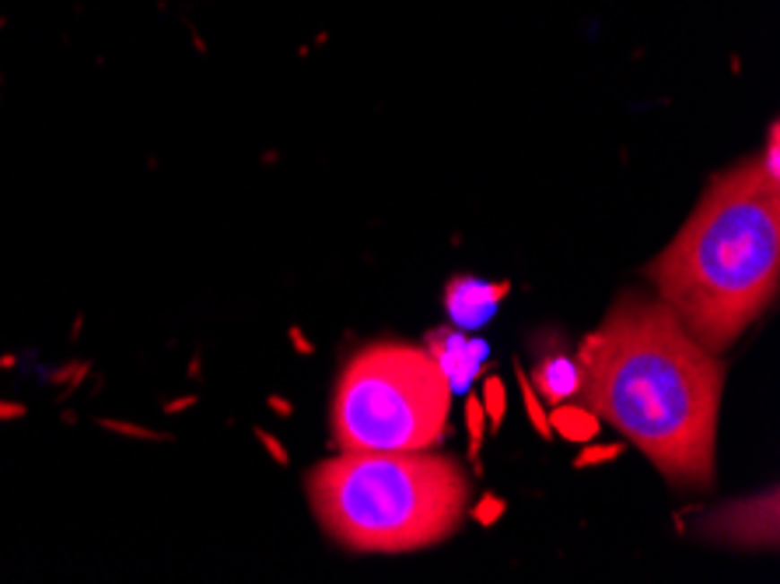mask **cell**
Here are the masks:
<instances>
[{
  "label": "cell",
  "mask_w": 780,
  "mask_h": 584,
  "mask_svg": "<svg viewBox=\"0 0 780 584\" xmlns=\"http://www.w3.org/2000/svg\"><path fill=\"white\" fill-rule=\"evenodd\" d=\"M535 385V392L546 402H568L570 396H577V385H581V374H577V361L568 354H550L546 361L535 365V374L529 378Z\"/></svg>",
  "instance_id": "obj_8"
},
{
  "label": "cell",
  "mask_w": 780,
  "mask_h": 584,
  "mask_svg": "<svg viewBox=\"0 0 780 584\" xmlns=\"http://www.w3.org/2000/svg\"><path fill=\"white\" fill-rule=\"evenodd\" d=\"M452 389L427 347L375 343L343 367L333 396L340 451H430L448 431Z\"/></svg>",
  "instance_id": "obj_4"
},
{
  "label": "cell",
  "mask_w": 780,
  "mask_h": 584,
  "mask_svg": "<svg viewBox=\"0 0 780 584\" xmlns=\"http://www.w3.org/2000/svg\"><path fill=\"white\" fill-rule=\"evenodd\" d=\"M577 392L669 486H714L724 365L658 297L623 294L577 347Z\"/></svg>",
  "instance_id": "obj_1"
},
{
  "label": "cell",
  "mask_w": 780,
  "mask_h": 584,
  "mask_svg": "<svg viewBox=\"0 0 780 584\" xmlns=\"http://www.w3.org/2000/svg\"><path fill=\"white\" fill-rule=\"evenodd\" d=\"M480 402H483V409H487V420H490V424L497 427V424L504 420V409H507V392H504V382L490 374V378L483 382Z\"/></svg>",
  "instance_id": "obj_12"
},
{
  "label": "cell",
  "mask_w": 780,
  "mask_h": 584,
  "mask_svg": "<svg viewBox=\"0 0 780 584\" xmlns=\"http://www.w3.org/2000/svg\"><path fill=\"white\" fill-rule=\"evenodd\" d=\"M308 504L351 553H417L452 539L469 511L459 462L427 451H340L316 466Z\"/></svg>",
  "instance_id": "obj_3"
},
{
  "label": "cell",
  "mask_w": 780,
  "mask_h": 584,
  "mask_svg": "<svg viewBox=\"0 0 780 584\" xmlns=\"http://www.w3.org/2000/svg\"><path fill=\"white\" fill-rule=\"evenodd\" d=\"M427 354L434 357V365L441 367L448 389L462 392L472 382V374L480 371V365H483L487 347L480 339H465V336L452 332V329H434L427 336Z\"/></svg>",
  "instance_id": "obj_6"
},
{
  "label": "cell",
  "mask_w": 780,
  "mask_h": 584,
  "mask_svg": "<svg viewBox=\"0 0 780 584\" xmlns=\"http://www.w3.org/2000/svg\"><path fill=\"white\" fill-rule=\"evenodd\" d=\"M465 427H469V459H480V448L487 438V409L476 396L465 402Z\"/></svg>",
  "instance_id": "obj_11"
},
{
  "label": "cell",
  "mask_w": 780,
  "mask_h": 584,
  "mask_svg": "<svg viewBox=\"0 0 780 584\" xmlns=\"http://www.w3.org/2000/svg\"><path fill=\"white\" fill-rule=\"evenodd\" d=\"M259 438H263V444L270 448V455H273L277 462H284V466H287V448H281V444L273 441V434H259Z\"/></svg>",
  "instance_id": "obj_16"
},
{
  "label": "cell",
  "mask_w": 780,
  "mask_h": 584,
  "mask_svg": "<svg viewBox=\"0 0 780 584\" xmlns=\"http://www.w3.org/2000/svg\"><path fill=\"white\" fill-rule=\"evenodd\" d=\"M504 511H507V504H504L500 497H494V494H490V497H483V501L476 504V511H472V514H476V521H480V525H494V521Z\"/></svg>",
  "instance_id": "obj_14"
},
{
  "label": "cell",
  "mask_w": 780,
  "mask_h": 584,
  "mask_svg": "<svg viewBox=\"0 0 780 584\" xmlns=\"http://www.w3.org/2000/svg\"><path fill=\"white\" fill-rule=\"evenodd\" d=\"M620 444H605V448H588V451H581V459H577V466L585 469V466H599V462H609V459H620Z\"/></svg>",
  "instance_id": "obj_15"
},
{
  "label": "cell",
  "mask_w": 780,
  "mask_h": 584,
  "mask_svg": "<svg viewBox=\"0 0 780 584\" xmlns=\"http://www.w3.org/2000/svg\"><path fill=\"white\" fill-rule=\"evenodd\" d=\"M697 536L721 546L777 549V490L724 504L700 518Z\"/></svg>",
  "instance_id": "obj_5"
},
{
  "label": "cell",
  "mask_w": 780,
  "mask_h": 584,
  "mask_svg": "<svg viewBox=\"0 0 780 584\" xmlns=\"http://www.w3.org/2000/svg\"><path fill=\"white\" fill-rule=\"evenodd\" d=\"M599 427H602V420L588 406L557 402V409L550 413V431H557L560 438L568 441H577V444H588V441L599 438Z\"/></svg>",
  "instance_id": "obj_9"
},
{
  "label": "cell",
  "mask_w": 780,
  "mask_h": 584,
  "mask_svg": "<svg viewBox=\"0 0 780 584\" xmlns=\"http://www.w3.org/2000/svg\"><path fill=\"white\" fill-rule=\"evenodd\" d=\"M658 301L710 354H724L777 297L780 183L756 158L717 176L647 270Z\"/></svg>",
  "instance_id": "obj_2"
},
{
  "label": "cell",
  "mask_w": 780,
  "mask_h": 584,
  "mask_svg": "<svg viewBox=\"0 0 780 584\" xmlns=\"http://www.w3.org/2000/svg\"><path fill=\"white\" fill-rule=\"evenodd\" d=\"M518 382H522V399H525V413H529V420H533L535 434L539 438H553V431H550V413H546V406L539 402V396L533 392V382H529V374L518 367Z\"/></svg>",
  "instance_id": "obj_10"
},
{
  "label": "cell",
  "mask_w": 780,
  "mask_h": 584,
  "mask_svg": "<svg viewBox=\"0 0 780 584\" xmlns=\"http://www.w3.org/2000/svg\"><path fill=\"white\" fill-rule=\"evenodd\" d=\"M759 165H763V172L770 176V179H777L780 183V161H777V123L770 126V133H767V150H763V158H759Z\"/></svg>",
  "instance_id": "obj_13"
},
{
  "label": "cell",
  "mask_w": 780,
  "mask_h": 584,
  "mask_svg": "<svg viewBox=\"0 0 780 584\" xmlns=\"http://www.w3.org/2000/svg\"><path fill=\"white\" fill-rule=\"evenodd\" d=\"M507 284H487V280H476V277H455L448 288H445V312L448 319L462 329H476L483 326L500 301L507 297Z\"/></svg>",
  "instance_id": "obj_7"
}]
</instances>
